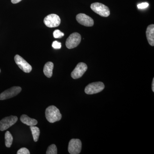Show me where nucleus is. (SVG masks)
Masks as SVG:
<instances>
[{"label":"nucleus","instance_id":"f3484780","mask_svg":"<svg viewBox=\"0 0 154 154\" xmlns=\"http://www.w3.org/2000/svg\"><path fill=\"white\" fill-rule=\"evenodd\" d=\"M57 148L55 145H51L48 148L46 152V154H57Z\"/></svg>","mask_w":154,"mask_h":154},{"label":"nucleus","instance_id":"aec40b11","mask_svg":"<svg viewBox=\"0 0 154 154\" xmlns=\"http://www.w3.org/2000/svg\"><path fill=\"white\" fill-rule=\"evenodd\" d=\"M52 46L54 49H60L61 48V43L58 41H54L52 44Z\"/></svg>","mask_w":154,"mask_h":154},{"label":"nucleus","instance_id":"9b49d317","mask_svg":"<svg viewBox=\"0 0 154 154\" xmlns=\"http://www.w3.org/2000/svg\"><path fill=\"white\" fill-rule=\"evenodd\" d=\"M76 19L79 24L86 27H92L94 25L93 19L85 14H78L76 17Z\"/></svg>","mask_w":154,"mask_h":154},{"label":"nucleus","instance_id":"7ed1b4c3","mask_svg":"<svg viewBox=\"0 0 154 154\" xmlns=\"http://www.w3.org/2000/svg\"><path fill=\"white\" fill-rule=\"evenodd\" d=\"M105 85L102 82H96L89 84L85 88V93L88 95L98 94L103 91Z\"/></svg>","mask_w":154,"mask_h":154},{"label":"nucleus","instance_id":"20e7f679","mask_svg":"<svg viewBox=\"0 0 154 154\" xmlns=\"http://www.w3.org/2000/svg\"><path fill=\"white\" fill-rule=\"evenodd\" d=\"M81 35L79 33L75 32L72 33L67 38L66 45L69 49H72L77 47L81 42Z\"/></svg>","mask_w":154,"mask_h":154},{"label":"nucleus","instance_id":"6e6552de","mask_svg":"<svg viewBox=\"0 0 154 154\" xmlns=\"http://www.w3.org/2000/svg\"><path fill=\"white\" fill-rule=\"evenodd\" d=\"M82 143L78 139H72L70 140L68 146V151L71 154H79L81 152Z\"/></svg>","mask_w":154,"mask_h":154},{"label":"nucleus","instance_id":"39448f33","mask_svg":"<svg viewBox=\"0 0 154 154\" xmlns=\"http://www.w3.org/2000/svg\"><path fill=\"white\" fill-rule=\"evenodd\" d=\"M61 20L58 15L51 14L48 15L44 19L45 25L50 28H55L60 25Z\"/></svg>","mask_w":154,"mask_h":154},{"label":"nucleus","instance_id":"9d476101","mask_svg":"<svg viewBox=\"0 0 154 154\" xmlns=\"http://www.w3.org/2000/svg\"><path fill=\"white\" fill-rule=\"evenodd\" d=\"M14 60L19 68L23 72L25 73H29L32 70V66L22 57L17 54L14 57Z\"/></svg>","mask_w":154,"mask_h":154},{"label":"nucleus","instance_id":"1a4fd4ad","mask_svg":"<svg viewBox=\"0 0 154 154\" xmlns=\"http://www.w3.org/2000/svg\"><path fill=\"white\" fill-rule=\"evenodd\" d=\"M88 66L84 63H79L77 64L71 73V77L74 79H79L85 74L88 69Z\"/></svg>","mask_w":154,"mask_h":154},{"label":"nucleus","instance_id":"a211bd4d","mask_svg":"<svg viewBox=\"0 0 154 154\" xmlns=\"http://www.w3.org/2000/svg\"><path fill=\"white\" fill-rule=\"evenodd\" d=\"M64 35V33L62 32L59 30H54L53 33V36L55 38H61L63 37Z\"/></svg>","mask_w":154,"mask_h":154},{"label":"nucleus","instance_id":"4468645a","mask_svg":"<svg viewBox=\"0 0 154 154\" xmlns=\"http://www.w3.org/2000/svg\"><path fill=\"white\" fill-rule=\"evenodd\" d=\"M54 64L51 62H48L45 63L43 68L44 75L48 78H51L53 75Z\"/></svg>","mask_w":154,"mask_h":154},{"label":"nucleus","instance_id":"5701e85b","mask_svg":"<svg viewBox=\"0 0 154 154\" xmlns=\"http://www.w3.org/2000/svg\"><path fill=\"white\" fill-rule=\"evenodd\" d=\"M152 91L154 92V78L153 79L152 82Z\"/></svg>","mask_w":154,"mask_h":154},{"label":"nucleus","instance_id":"412c9836","mask_svg":"<svg viewBox=\"0 0 154 154\" xmlns=\"http://www.w3.org/2000/svg\"><path fill=\"white\" fill-rule=\"evenodd\" d=\"M149 5L148 3H142L141 4H139L137 5V8L139 9H142L146 8L148 7Z\"/></svg>","mask_w":154,"mask_h":154},{"label":"nucleus","instance_id":"b1692460","mask_svg":"<svg viewBox=\"0 0 154 154\" xmlns=\"http://www.w3.org/2000/svg\"><path fill=\"white\" fill-rule=\"evenodd\" d=\"M1 69H0V72H1Z\"/></svg>","mask_w":154,"mask_h":154},{"label":"nucleus","instance_id":"f8f14e48","mask_svg":"<svg viewBox=\"0 0 154 154\" xmlns=\"http://www.w3.org/2000/svg\"><path fill=\"white\" fill-rule=\"evenodd\" d=\"M147 39L150 45L154 46V25H149L146 31Z\"/></svg>","mask_w":154,"mask_h":154},{"label":"nucleus","instance_id":"ddd939ff","mask_svg":"<svg viewBox=\"0 0 154 154\" xmlns=\"http://www.w3.org/2000/svg\"><path fill=\"white\" fill-rule=\"evenodd\" d=\"M20 120L22 123L29 126H34L38 123L36 119L30 118L25 114L22 115L20 117Z\"/></svg>","mask_w":154,"mask_h":154},{"label":"nucleus","instance_id":"4be33fe9","mask_svg":"<svg viewBox=\"0 0 154 154\" xmlns=\"http://www.w3.org/2000/svg\"><path fill=\"white\" fill-rule=\"evenodd\" d=\"M22 0H11V2L14 4H17V3L20 2Z\"/></svg>","mask_w":154,"mask_h":154},{"label":"nucleus","instance_id":"6ab92c4d","mask_svg":"<svg viewBox=\"0 0 154 154\" xmlns=\"http://www.w3.org/2000/svg\"><path fill=\"white\" fill-rule=\"evenodd\" d=\"M17 154H30V152L29 150L26 148H22L18 151Z\"/></svg>","mask_w":154,"mask_h":154},{"label":"nucleus","instance_id":"dca6fc26","mask_svg":"<svg viewBox=\"0 0 154 154\" xmlns=\"http://www.w3.org/2000/svg\"><path fill=\"white\" fill-rule=\"evenodd\" d=\"M5 145L8 148L11 147L13 141V137L11 133L9 131H7L5 134Z\"/></svg>","mask_w":154,"mask_h":154},{"label":"nucleus","instance_id":"f257e3e1","mask_svg":"<svg viewBox=\"0 0 154 154\" xmlns=\"http://www.w3.org/2000/svg\"><path fill=\"white\" fill-rule=\"evenodd\" d=\"M45 114L46 119L50 123L60 121L62 118V115L59 110L54 105L49 106L46 108Z\"/></svg>","mask_w":154,"mask_h":154},{"label":"nucleus","instance_id":"f03ea898","mask_svg":"<svg viewBox=\"0 0 154 154\" xmlns=\"http://www.w3.org/2000/svg\"><path fill=\"white\" fill-rule=\"evenodd\" d=\"M91 8L92 11L101 17H107L110 16V11L109 8L102 3H93L91 5Z\"/></svg>","mask_w":154,"mask_h":154},{"label":"nucleus","instance_id":"423d86ee","mask_svg":"<svg viewBox=\"0 0 154 154\" xmlns=\"http://www.w3.org/2000/svg\"><path fill=\"white\" fill-rule=\"evenodd\" d=\"M22 91L20 87H13L0 94V100H6L17 96Z\"/></svg>","mask_w":154,"mask_h":154},{"label":"nucleus","instance_id":"0eeeda50","mask_svg":"<svg viewBox=\"0 0 154 154\" xmlns=\"http://www.w3.org/2000/svg\"><path fill=\"white\" fill-rule=\"evenodd\" d=\"M18 120L17 116H11L5 117L0 121V131H4L14 125Z\"/></svg>","mask_w":154,"mask_h":154},{"label":"nucleus","instance_id":"2eb2a0df","mask_svg":"<svg viewBox=\"0 0 154 154\" xmlns=\"http://www.w3.org/2000/svg\"><path fill=\"white\" fill-rule=\"evenodd\" d=\"M30 130L33 135V140L35 142H37L38 140L40 134V130L37 127L34 126H30Z\"/></svg>","mask_w":154,"mask_h":154}]
</instances>
